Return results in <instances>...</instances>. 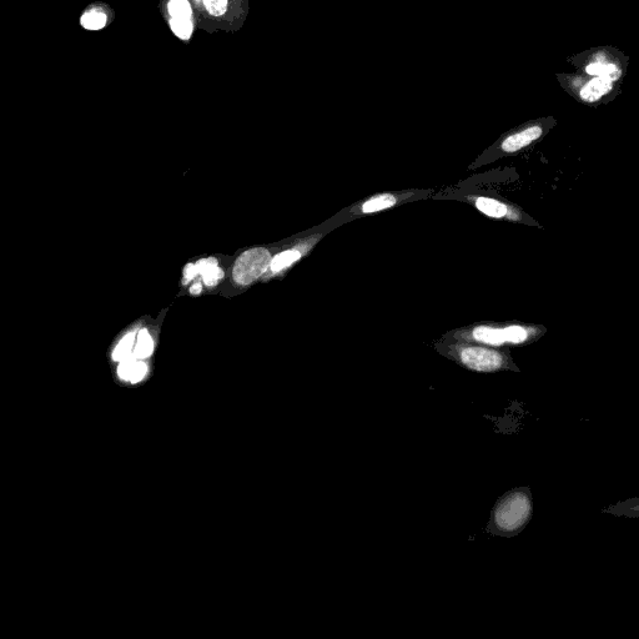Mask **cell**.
I'll return each mask as SVG.
<instances>
[{
  "label": "cell",
  "instance_id": "3957f363",
  "mask_svg": "<svg viewBox=\"0 0 639 639\" xmlns=\"http://www.w3.org/2000/svg\"><path fill=\"white\" fill-rule=\"evenodd\" d=\"M583 72L588 77L603 78L616 83L625 75L626 67L620 59V54L608 49H598L588 54L582 65Z\"/></svg>",
  "mask_w": 639,
  "mask_h": 639
},
{
  "label": "cell",
  "instance_id": "5b68a950",
  "mask_svg": "<svg viewBox=\"0 0 639 639\" xmlns=\"http://www.w3.org/2000/svg\"><path fill=\"white\" fill-rule=\"evenodd\" d=\"M567 92H571L580 102L593 105L601 103L608 95L615 92V83L603 78L566 77Z\"/></svg>",
  "mask_w": 639,
  "mask_h": 639
},
{
  "label": "cell",
  "instance_id": "277c9868",
  "mask_svg": "<svg viewBox=\"0 0 639 639\" xmlns=\"http://www.w3.org/2000/svg\"><path fill=\"white\" fill-rule=\"evenodd\" d=\"M271 260L269 251L264 248L245 251L234 265L235 283L244 286L254 283L270 269Z\"/></svg>",
  "mask_w": 639,
  "mask_h": 639
},
{
  "label": "cell",
  "instance_id": "7c38bea8",
  "mask_svg": "<svg viewBox=\"0 0 639 639\" xmlns=\"http://www.w3.org/2000/svg\"><path fill=\"white\" fill-rule=\"evenodd\" d=\"M397 203V198L392 194H382L374 196L361 205L364 214L379 213V211L392 208Z\"/></svg>",
  "mask_w": 639,
  "mask_h": 639
},
{
  "label": "cell",
  "instance_id": "7a4b0ae2",
  "mask_svg": "<svg viewBox=\"0 0 639 639\" xmlns=\"http://www.w3.org/2000/svg\"><path fill=\"white\" fill-rule=\"evenodd\" d=\"M545 329L538 326L508 325L506 327L479 326L471 332V337L488 346L522 345L542 336Z\"/></svg>",
  "mask_w": 639,
  "mask_h": 639
},
{
  "label": "cell",
  "instance_id": "8fae6325",
  "mask_svg": "<svg viewBox=\"0 0 639 639\" xmlns=\"http://www.w3.org/2000/svg\"><path fill=\"white\" fill-rule=\"evenodd\" d=\"M196 268L200 275H203L204 283L208 286H214L224 278V271L219 268L218 261L214 258L198 261Z\"/></svg>",
  "mask_w": 639,
  "mask_h": 639
},
{
  "label": "cell",
  "instance_id": "5bb4252c",
  "mask_svg": "<svg viewBox=\"0 0 639 639\" xmlns=\"http://www.w3.org/2000/svg\"><path fill=\"white\" fill-rule=\"evenodd\" d=\"M170 28L173 30L176 37L189 40L191 35H193L194 25L193 18L186 19H170Z\"/></svg>",
  "mask_w": 639,
  "mask_h": 639
},
{
  "label": "cell",
  "instance_id": "52a82bcc",
  "mask_svg": "<svg viewBox=\"0 0 639 639\" xmlns=\"http://www.w3.org/2000/svg\"><path fill=\"white\" fill-rule=\"evenodd\" d=\"M462 364L479 372H492L506 366V357L496 350L482 346H464L459 351Z\"/></svg>",
  "mask_w": 639,
  "mask_h": 639
},
{
  "label": "cell",
  "instance_id": "30bf717a",
  "mask_svg": "<svg viewBox=\"0 0 639 639\" xmlns=\"http://www.w3.org/2000/svg\"><path fill=\"white\" fill-rule=\"evenodd\" d=\"M305 248L306 244L300 246V248L286 250L283 251V253L276 255L275 258L271 260V273L278 274L281 273V271L290 268L291 265L301 259V256H303L305 253Z\"/></svg>",
  "mask_w": 639,
  "mask_h": 639
},
{
  "label": "cell",
  "instance_id": "9c48e42d",
  "mask_svg": "<svg viewBox=\"0 0 639 639\" xmlns=\"http://www.w3.org/2000/svg\"><path fill=\"white\" fill-rule=\"evenodd\" d=\"M148 367L142 361H138L137 357L130 355L127 359L120 361L118 374L120 379L135 382L142 381L147 375Z\"/></svg>",
  "mask_w": 639,
  "mask_h": 639
},
{
  "label": "cell",
  "instance_id": "ffe728a7",
  "mask_svg": "<svg viewBox=\"0 0 639 639\" xmlns=\"http://www.w3.org/2000/svg\"><path fill=\"white\" fill-rule=\"evenodd\" d=\"M199 274L200 273L198 268H196V264L186 265L184 270V283L188 284L189 281L194 280Z\"/></svg>",
  "mask_w": 639,
  "mask_h": 639
},
{
  "label": "cell",
  "instance_id": "2e32d148",
  "mask_svg": "<svg viewBox=\"0 0 639 639\" xmlns=\"http://www.w3.org/2000/svg\"><path fill=\"white\" fill-rule=\"evenodd\" d=\"M168 9L171 18H193V10H191L188 0H170Z\"/></svg>",
  "mask_w": 639,
  "mask_h": 639
},
{
  "label": "cell",
  "instance_id": "4fadbf2b",
  "mask_svg": "<svg viewBox=\"0 0 639 639\" xmlns=\"http://www.w3.org/2000/svg\"><path fill=\"white\" fill-rule=\"evenodd\" d=\"M153 350L154 342L152 336L149 335L148 330H140L138 332L137 346H135L133 355L140 360L147 359V357L153 354Z\"/></svg>",
  "mask_w": 639,
  "mask_h": 639
},
{
  "label": "cell",
  "instance_id": "44dd1931",
  "mask_svg": "<svg viewBox=\"0 0 639 639\" xmlns=\"http://www.w3.org/2000/svg\"><path fill=\"white\" fill-rule=\"evenodd\" d=\"M190 293L194 294V295L200 294L201 293V285L198 283V284H195V285L191 286Z\"/></svg>",
  "mask_w": 639,
  "mask_h": 639
},
{
  "label": "cell",
  "instance_id": "d6986e66",
  "mask_svg": "<svg viewBox=\"0 0 639 639\" xmlns=\"http://www.w3.org/2000/svg\"><path fill=\"white\" fill-rule=\"evenodd\" d=\"M611 512L618 513V515L639 516V501L623 503L621 506L611 508Z\"/></svg>",
  "mask_w": 639,
  "mask_h": 639
},
{
  "label": "cell",
  "instance_id": "e0dca14e",
  "mask_svg": "<svg viewBox=\"0 0 639 639\" xmlns=\"http://www.w3.org/2000/svg\"><path fill=\"white\" fill-rule=\"evenodd\" d=\"M135 332H129L128 335H125L124 339L119 342L117 349L113 352V359L115 361H123L127 359L132 354L133 345L135 341Z\"/></svg>",
  "mask_w": 639,
  "mask_h": 639
},
{
  "label": "cell",
  "instance_id": "6da1fadb",
  "mask_svg": "<svg viewBox=\"0 0 639 639\" xmlns=\"http://www.w3.org/2000/svg\"><path fill=\"white\" fill-rule=\"evenodd\" d=\"M532 515L531 496L526 491L508 493L498 503L493 521L497 530L506 533L518 532L527 525Z\"/></svg>",
  "mask_w": 639,
  "mask_h": 639
},
{
  "label": "cell",
  "instance_id": "8992f818",
  "mask_svg": "<svg viewBox=\"0 0 639 639\" xmlns=\"http://www.w3.org/2000/svg\"><path fill=\"white\" fill-rule=\"evenodd\" d=\"M547 119L545 122H532L523 127L513 130L508 133L506 137L500 142L501 152L505 154H515L521 152V150L531 147L532 144L538 142L547 133V130L551 128L550 122Z\"/></svg>",
  "mask_w": 639,
  "mask_h": 639
},
{
  "label": "cell",
  "instance_id": "9a60e30c",
  "mask_svg": "<svg viewBox=\"0 0 639 639\" xmlns=\"http://www.w3.org/2000/svg\"><path fill=\"white\" fill-rule=\"evenodd\" d=\"M107 22V15L102 12H97V10H92V12L84 14L82 19H80V23H82L83 27L88 30L103 29Z\"/></svg>",
  "mask_w": 639,
  "mask_h": 639
},
{
  "label": "cell",
  "instance_id": "ac0fdd59",
  "mask_svg": "<svg viewBox=\"0 0 639 639\" xmlns=\"http://www.w3.org/2000/svg\"><path fill=\"white\" fill-rule=\"evenodd\" d=\"M206 10L214 17H221L228 10V0H204Z\"/></svg>",
  "mask_w": 639,
  "mask_h": 639
},
{
  "label": "cell",
  "instance_id": "ba28073f",
  "mask_svg": "<svg viewBox=\"0 0 639 639\" xmlns=\"http://www.w3.org/2000/svg\"><path fill=\"white\" fill-rule=\"evenodd\" d=\"M475 206L482 214L490 216L493 219H507L512 221L522 220L521 211L512 208V206L503 203V201L492 198H477Z\"/></svg>",
  "mask_w": 639,
  "mask_h": 639
}]
</instances>
